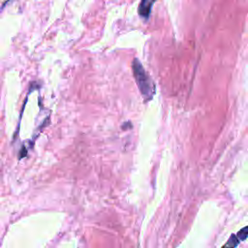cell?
I'll return each instance as SVG.
<instances>
[{"label": "cell", "mask_w": 248, "mask_h": 248, "mask_svg": "<svg viewBox=\"0 0 248 248\" xmlns=\"http://www.w3.org/2000/svg\"><path fill=\"white\" fill-rule=\"evenodd\" d=\"M133 71L136 81L138 83L139 89L145 100H150L155 92V86L148 76V74L144 71L142 65L140 63L138 59H135L133 62Z\"/></svg>", "instance_id": "obj_1"}, {"label": "cell", "mask_w": 248, "mask_h": 248, "mask_svg": "<svg viewBox=\"0 0 248 248\" xmlns=\"http://www.w3.org/2000/svg\"><path fill=\"white\" fill-rule=\"evenodd\" d=\"M156 0H141L139 5V15L144 19H148L153 4Z\"/></svg>", "instance_id": "obj_2"}, {"label": "cell", "mask_w": 248, "mask_h": 248, "mask_svg": "<svg viewBox=\"0 0 248 248\" xmlns=\"http://www.w3.org/2000/svg\"><path fill=\"white\" fill-rule=\"evenodd\" d=\"M238 242H239V239L237 238V236L232 234L228 240V242L225 244V247H235L238 245Z\"/></svg>", "instance_id": "obj_3"}, {"label": "cell", "mask_w": 248, "mask_h": 248, "mask_svg": "<svg viewBox=\"0 0 248 248\" xmlns=\"http://www.w3.org/2000/svg\"><path fill=\"white\" fill-rule=\"evenodd\" d=\"M247 233H248V232H247V227H244L241 231H239L238 232V233H237V238L239 239V240H245L246 238H247Z\"/></svg>", "instance_id": "obj_4"}]
</instances>
